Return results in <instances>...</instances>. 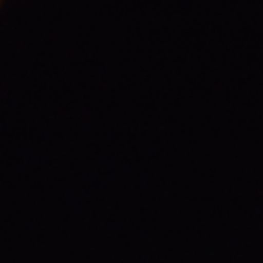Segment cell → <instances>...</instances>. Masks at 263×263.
Returning a JSON list of instances; mask_svg holds the SVG:
<instances>
[]
</instances>
